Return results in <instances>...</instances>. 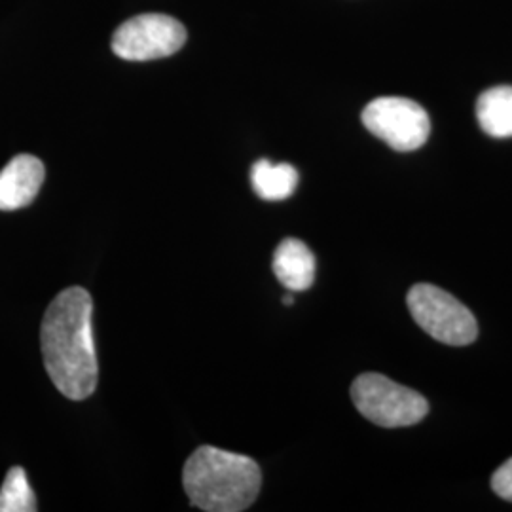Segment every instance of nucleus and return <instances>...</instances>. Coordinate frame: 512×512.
<instances>
[{
	"instance_id": "obj_12",
	"label": "nucleus",
	"mask_w": 512,
	"mask_h": 512,
	"mask_svg": "<svg viewBox=\"0 0 512 512\" xmlns=\"http://www.w3.org/2000/svg\"><path fill=\"white\" fill-rule=\"evenodd\" d=\"M492 490L505 501H512V458L507 459L492 476Z\"/></svg>"
},
{
	"instance_id": "obj_2",
	"label": "nucleus",
	"mask_w": 512,
	"mask_h": 512,
	"mask_svg": "<svg viewBox=\"0 0 512 512\" xmlns=\"http://www.w3.org/2000/svg\"><path fill=\"white\" fill-rule=\"evenodd\" d=\"M184 492L192 505L207 512H239L255 503L262 471L255 459L202 446L186 459Z\"/></svg>"
},
{
	"instance_id": "obj_8",
	"label": "nucleus",
	"mask_w": 512,
	"mask_h": 512,
	"mask_svg": "<svg viewBox=\"0 0 512 512\" xmlns=\"http://www.w3.org/2000/svg\"><path fill=\"white\" fill-rule=\"evenodd\" d=\"M274 274L287 291H308L315 281V256L310 247L300 239H283L275 249Z\"/></svg>"
},
{
	"instance_id": "obj_1",
	"label": "nucleus",
	"mask_w": 512,
	"mask_h": 512,
	"mask_svg": "<svg viewBox=\"0 0 512 512\" xmlns=\"http://www.w3.org/2000/svg\"><path fill=\"white\" fill-rule=\"evenodd\" d=\"M92 313L88 291L71 287L55 296L40 327L46 372L57 391L71 401L88 399L97 387Z\"/></svg>"
},
{
	"instance_id": "obj_13",
	"label": "nucleus",
	"mask_w": 512,
	"mask_h": 512,
	"mask_svg": "<svg viewBox=\"0 0 512 512\" xmlns=\"http://www.w3.org/2000/svg\"><path fill=\"white\" fill-rule=\"evenodd\" d=\"M283 302H285V304H287V306H291V304H293V302H294L293 294H287V296H285V298H283Z\"/></svg>"
},
{
	"instance_id": "obj_3",
	"label": "nucleus",
	"mask_w": 512,
	"mask_h": 512,
	"mask_svg": "<svg viewBox=\"0 0 512 512\" xmlns=\"http://www.w3.org/2000/svg\"><path fill=\"white\" fill-rule=\"evenodd\" d=\"M351 401L366 420L387 429L416 425L429 412V404L418 391L376 372L361 374L353 382Z\"/></svg>"
},
{
	"instance_id": "obj_9",
	"label": "nucleus",
	"mask_w": 512,
	"mask_h": 512,
	"mask_svg": "<svg viewBox=\"0 0 512 512\" xmlns=\"http://www.w3.org/2000/svg\"><path fill=\"white\" fill-rule=\"evenodd\" d=\"M476 118L490 137H512V88L499 86L486 90L476 101Z\"/></svg>"
},
{
	"instance_id": "obj_7",
	"label": "nucleus",
	"mask_w": 512,
	"mask_h": 512,
	"mask_svg": "<svg viewBox=\"0 0 512 512\" xmlns=\"http://www.w3.org/2000/svg\"><path fill=\"white\" fill-rule=\"evenodd\" d=\"M44 164L37 156L19 154L0 171V211H16L37 198L44 183Z\"/></svg>"
},
{
	"instance_id": "obj_4",
	"label": "nucleus",
	"mask_w": 512,
	"mask_h": 512,
	"mask_svg": "<svg viewBox=\"0 0 512 512\" xmlns=\"http://www.w3.org/2000/svg\"><path fill=\"white\" fill-rule=\"evenodd\" d=\"M414 321L431 338L448 346H469L478 336L475 315L456 296L435 285L420 283L406 296Z\"/></svg>"
},
{
	"instance_id": "obj_6",
	"label": "nucleus",
	"mask_w": 512,
	"mask_h": 512,
	"mask_svg": "<svg viewBox=\"0 0 512 512\" xmlns=\"http://www.w3.org/2000/svg\"><path fill=\"white\" fill-rule=\"evenodd\" d=\"M184 42L181 21L165 14H141L116 29L112 52L126 61H152L177 54Z\"/></svg>"
},
{
	"instance_id": "obj_11",
	"label": "nucleus",
	"mask_w": 512,
	"mask_h": 512,
	"mask_svg": "<svg viewBox=\"0 0 512 512\" xmlns=\"http://www.w3.org/2000/svg\"><path fill=\"white\" fill-rule=\"evenodd\" d=\"M37 509V497L29 486L25 469L12 467L0 488V512H35Z\"/></svg>"
},
{
	"instance_id": "obj_10",
	"label": "nucleus",
	"mask_w": 512,
	"mask_h": 512,
	"mask_svg": "<svg viewBox=\"0 0 512 512\" xmlns=\"http://www.w3.org/2000/svg\"><path fill=\"white\" fill-rule=\"evenodd\" d=\"M251 184L258 198L266 202H281L293 196L298 186V171L293 165H275L268 160H258L251 169Z\"/></svg>"
},
{
	"instance_id": "obj_5",
	"label": "nucleus",
	"mask_w": 512,
	"mask_h": 512,
	"mask_svg": "<svg viewBox=\"0 0 512 512\" xmlns=\"http://www.w3.org/2000/svg\"><path fill=\"white\" fill-rule=\"evenodd\" d=\"M365 128L393 150L412 152L425 145L431 120L416 101L404 97H380L363 110Z\"/></svg>"
}]
</instances>
